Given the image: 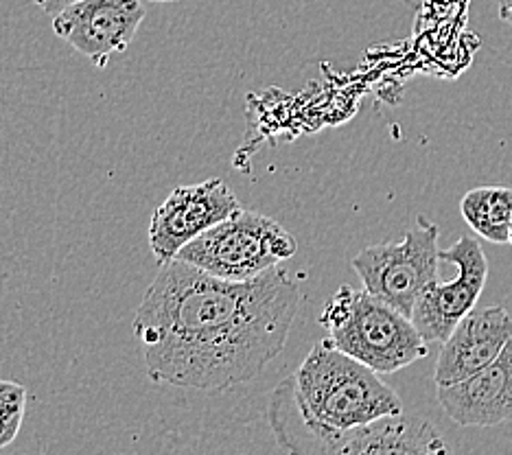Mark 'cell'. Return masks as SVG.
I'll list each match as a JSON object with an SVG mask.
<instances>
[{
	"label": "cell",
	"instance_id": "cell-1",
	"mask_svg": "<svg viewBox=\"0 0 512 455\" xmlns=\"http://www.w3.org/2000/svg\"><path fill=\"white\" fill-rule=\"evenodd\" d=\"M298 305V280L281 265L230 283L173 259L158 267L132 329L151 381L224 392L283 353Z\"/></svg>",
	"mask_w": 512,
	"mask_h": 455
},
{
	"label": "cell",
	"instance_id": "cell-2",
	"mask_svg": "<svg viewBox=\"0 0 512 455\" xmlns=\"http://www.w3.org/2000/svg\"><path fill=\"white\" fill-rule=\"evenodd\" d=\"M397 414L399 394L329 337L313 344L267 405V423L289 455H337L348 431Z\"/></svg>",
	"mask_w": 512,
	"mask_h": 455
},
{
	"label": "cell",
	"instance_id": "cell-3",
	"mask_svg": "<svg viewBox=\"0 0 512 455\" xmlns=\"http://www.w3.org/2000/svg\"><path fill=\"white\" fill-rule=\"evenodd\" d=\"M320 324L337 350L379 375H392L427 357L429 344L412 318L366 289H337L320 313Z\"/></svg>",
	"mask_w": 512,
	"mask_h": 455
},
{
	"label": "cell",
	"instance_id": "cell-4",
	"mask_svg": "<svg viewBox=\"0 0 512 455\" xmlns=\"http://www.w3.org/2000/svg\"><path fill=\"white\" fill-rule=\"evenodd\" d=\"M298 252V241L278 221L254 210L235 215L184 245L178 261L230 283H246Z\"/></svg>",
	"mask_w": 512,
	"mask_h": 455
},
{
	"label": "cell",
	"instance_id": "cell-5",
	"mask_svg": "<svg viewBox=\"0 0 512 455\" xmlns=\"http://www.w3.org/2000/svg\"><path fill=\"white\" fill-rule=\"evenodd\" d=\"M440 228L418 215L397 243H379L353 256V270L364 289L412 318L416 300L438 280Z\"/></svg>",
	"mask_w": 512,
	"mask_h": 455
},
{
	"label": "cell",
	"instance_id": "cell-6",
	"mask_svg": "<svg viewBox=\"0 0 512 455\" xmlns=\"http://www.w3.org/2000/svg\"><path fill=\"white\" fill-rule=\"evenodd\" d=\"M456 267L449 283L434 280L416 300L412 322L427 344H445L453 329L477 307L486 278L488 259L473 237H460L447 250H440V263Z\"/></svg>",
	"mask_w": 512,
	"mask_h": 455
},
{
	"label": "cell",
	"instance_id": "cell-7",
	"mask_svg": "<svg viewBox=\"0 0 512 455\" xmlns=\"http://www.w3.org/2000/svg\"><path fill=\"white\" fill-rule=\"evenodd\" d=\"M239 208L237 195L221 178L173 189L154 210L149 224V248L158 267L176 259L184 245L235 215Z\"/></svg>",
	"mask_w": 512,
	"mask_h": 455
},
{
	"label": "cell",
	"instance_id": "cell-8",
	"mask_svg": "<svg viewBox=\"0 0 512 455\" xmlns=\"http://www.w3.org/2000/svg\"><path fill=\"white\" fill-rule=\"evenodd\" d=\"M143 20V0H77L55 14L51 25L57 38L103 70L114 53L127 51Z\"/></svg>",
	"mask_w": 512,
	"mask_h": 455
},
{
	"label": "cell",
	"instance_id": "cell-9",
	"mask_svg": "<svg viewBox=\"0 0 512 455\" xmlns=\"http://www.w3.org/2000/svg\"><path fill=\"white\" fill-rule=\"evenodd\" d=\"M510 337L512 311L499 305L473 309L440 348L434 370L436 388L473 377L502 353Z\"/></svg>",
	"mask_w": 512,
	"mask_h": 455
},
{
	"label": "cell",
	"instance_id": "cell-10",
	"mask_svg": "<svg viewBox=\"0 0 512 455\" xmlns=\"http://www.w3.org/2000/svg\"><path fill=\"white\" fill-rule=\"evenodd\" d=\"M436 399L460 427H495L512 420V337L491 364L460 383L438 388Z\"/></svg>",
	"mask_w": 512,
	"mask_h": 455
},
{
	"label": "cell",
	"instance_id": "cell-11",
	"mask_svg": "<svg viewBox=\"0 0 512 455\" xmlns=\"http://www.w3.org/2000/svg\"><path fill=\"white\" fill-rule=\"evenodd\" d=\"M337 455H456V451L429 418L397 414L348 431Z\"/></svg>",
	"mask_w": 512,
	"mask_h": 455
},
{
	"label": "cell",
	"instance_id": "cell-12",
	"mask_svg": "<svg viewBox=\"0 0 512 455\" xmlns=\"http://www.w3.org/2000/svg\"><path fill=\"white\" fill-rule=\"evenodd\" d=\"M460 215L469 228L491 243L510 241L512 189L508 186H477L464 193Z\"/></svg>",
	"mask_w": 512,
	"mask_h": 455
},
{
	"label": "cell",
	"instance_id": "cell-13",
	"mask_svg": "<svg viewBox=\"0 0 512 455\" xmlns=\"http://www.w3.org/2000/svg\"><path fill=\"white\" fill-rule=\"evenodd\" d=\"M29 394L25 385L0 379V449L9 447L20 434Z\"/></svg>",
	"mask_w": 512,
	"mask_h": 455
},
{
	"label": "cell",
	"instance_id": "cell-14",
	"mask_svg": "<svg viewBox=\"0 0 512 455\" xmlns=\"http://www.w3.org/2000/svg\"><path fill=\"white\" fill-rule=\"evenodd\" d=\"M33 3H36L46 16H55V14H60L62 9H66L68 5H73V3H77V0H33Z\"/></svg>",
	"mask_w": 512,
	"mask_h": 455
},
{
	"label": "cell",
	"instance_id": "cell-15",
	"mask_svg": "<svg viewBox=\"0 0 512 455\" xmlns=\"http://www.w3.org/2000/svg\"><path fill=\"white\" fill-rule=\"evenodd\" d=\"M497 11H499V20L506 22L508 27H512V0H497Z\"/></svg>",
	"mask_w": 512,
	"mask_h": 455
},
{
	"label": "cell",
	"instance_id": "cell-16",
	"mask_svg": "<svg viewBox=\"0 0 512 455\" xmlns=\"http://www.w3.org/2000/svg\"><path fill=\"white\" fill-rule=\"evenodd\" d=\"M154 3H178V0H154Z\"/></svg>",
	"mask_w": 512,
	"mask_h": 455
},
{
	"label": "cell",
	"instance_id": "cell-17",
	"mask_svg": "<svg viewBox=\"0 0 512 455\" xmlns=\"http://www.w3.org/2000/svg\"><path fill=\"white\" fill-rule=\"evenodd\" d=\"M510 245H512V221H510V241H508Z\"/></svg>",
	"mask_w": 512,
	"mask_h": 455
}]
</instances>
